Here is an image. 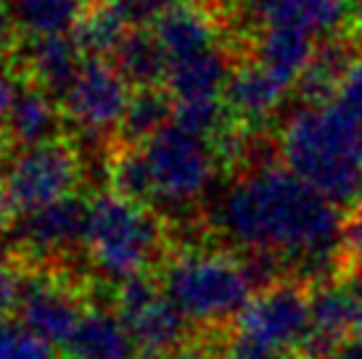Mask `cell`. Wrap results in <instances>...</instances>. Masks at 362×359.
I'll list each match as a JSON object with an SVG mask.
<instances>
[{
  "mask_svg": "<svg viewBox=\"0 0 362 359\" xmlns=\"http://www.w3.org/2000/svg\"><path fill=\"white\" fill-rule=\"evenodd\" d=\"M211 222L233 251L272 257L286 280L315 288L344 278L346 217L283 161L246 167L214 204Z\"/></svg>",
  "mask_w": 362,
  "mask_h": 359,
  "instance_id": "1",
  "label": "cell"
},
{
  "mask_svg": "<svg viewBox=\"0 0 362 359\" xmlns=\"http://www.w3.org/2000/svg\"><path fill=\"white\" fill-rule=\"evenodd\" d=\"M288 170L336 206L354 204L362 182V124L333 100L299 103L288 114L278 140Z\"/></svg>",
  "mask_w": 362,
  "mask_h": 359,
  "instance_id": "2",
  "label": "cell"
},
{
  "mask_svg": "<svg viewBox=\"0 0 362 359\" xmlns=\"http://www.w3.org/2000/svg\"><path fill=\"white\" fill-rule=\"evenodd\" d=\"M170 254V230L156 209L111 190L90 199L85 257L103 286L114 288L143 272H159Z\"/></svg>",
  "mask_w": 362,
  "mask_h": 359,
  "instance_id": "3",
  "label": "cell"
},
{
  "mask_svg": "<svg viewBox=\"0 0 362 359\" xmlns=\"http://www.w3.org/2000/svg\"><path fill=\"white\" fill-rule=\"evenodd\" d=\"M161 283L196 330H233L257 293L241 257L209 246L172 249L161 267Z\"/></svg>",
  "mask_w": 362,
  "mask_h": 359,
  "instance_id": "4",
  "label": "cell"
},
{
  "mask_svg": "<svg viewBox=\"0 0 362 359\" xmlns=\"http://www.w3.org/2000/svg\"><path fill=\"white\" fill-rule=\"evenodd\" d=\"M141 151L151 182V209L185 211L196 206L220 167L214 143L175 122L141 143Z\"/></svg>",
  "mask_w": 362,
  "mask_h": 359,
  "instance_id": "5",
  "label": "cell"
},
{
  "mask_svg": "<svg viewBox=\"0 0 362 359\" xmlns=\"http://www.w3.org/2000/svg\"><path fill=\"white\" fill-rule=\"evenodd\" d=\"M82 156L69 140H48L8 159L0 185V230L21 214L77 196Z\"/></svg>",
  "mask_w": 362,
  "mask_h": 359,
  "instance_id": "6",
  "label": "cell"
},
{
  "mask_svg": "<svg viewBox=\"0 0 362 359\" xmlns=\"http://www.w3.org/2000/svg\"><path fill=\"white\" fill-rule=\"evenodd\" d=\"M88 214L90 201L69 196L16 217L0 230L8 238L11 261L24 272L77 269V257L85 254Z\"/></svg>",
  "mask_w": 362,
  "mask_h": 359,
  "instance_id": "7",
  "label": "cell"
},
{
  "mask_svg": "<svg viewBox=\"0 0 362 359\" xmlns=\"http://www.w3.org/2000/svg\"><path fill=\"white\" fill-rule=\"evenodd\" d=\"M111 307L130 330L135 359H170L196 339L191 319L167 296L161 269L114 286Z\"/></svg>",
  "mask_w": 362,
  "mask_h": 359,
  "instance_id": "8",
  "label": "cell"
},
{
  "mask_svg": "<svg viewBox=\"0 0 362 359\" xmlns=\"http://www.w3.org/2000/svg\"><path fill=\"white\" fill-rule=\"evenodd\" d=\"M61 114L90 140L122 135L132 100V85L109 59H85L61 95Z\"/></svg>",
  "mask_w": 362,
  "mask_h": 359,
  "instance_id": "9",
  "label": "cell"
},
{
  "mask_svg": "<svg viewBox=\"0 0 362 359\" xmlns=\"http://www.w3.org/2000/svg\"><path fill=\"white\" fill-rule=\"evenodd\" d=\"M235 330L275 354H293L310 333V286L281 280L254 293L235 319Z\"/></svg>",
  "mask_w": 362,
  "mask_h": 359,
  "instance_id": "10",
  "label": "cell"
},
{
  "mask_svg": "<svg viewBox=\"0 0 362 359\" xmlns=\"http://www.w3.org/2000/svg\"><path fill=\"white\" fill-rule=\"evenodd\" d=\"M257 32L299 30L312 37H331L346 24L349 0H238Z\"/></svg>",
  "mask_w": 362,
  "mask_h": 359,
  "instance_id": "11",
  "label": "cell"
},
{
  "mask_svg": "<svg viewBox=\"0 0 362 359\" xmlns=\"http://www.w3.org/2000/svg\"><path fill=\"white\" fill-rule=\"evenodd\" d=\"M288 90L281 88L267 71L249 56L243 61H235L230 71V80L222 95L228 119L249 132V127L267 124L272 114L281 109L283 98Z\"/></svg>",
  "mask_w": 362,
  "mask_h": 359,
  "instance_id": "12",
  "label": "cell"
},
{
  "mask_svg": "<svg viewBox=\"0 0 362 359\" xmlns=\"http://www.w3.org/2000/svg\"><path fill=\"white\" fill-rule=\"evenodd\" d=\"M56 359H135L130 330L111 304H93Z\"/></svg>",
  "mask_w": 362,
  "mask_h": 359,
  "instance_id": "13",
  "label": "cell"
},
{
  "mask_svg": "<svg viewBox=\"0 0 362 359\" xmlns=\"http://www.w3.org/2000/svg\"><path fill=\"white\" fill-rule=\"evenodd\" d=\"M19 56V66L27 74V82L51 93L53 98H61L69 88L77 69L82 66L80 45L69 37H40V40H21L13 50Z\"/></svg>",
  "mask_w": 362,
  "mask_h": 359,
  "instance_id": "14",
  "label": "cell"
},
{
  "mask_svg": "<svg viewBox=\"0 0 362 359\" xmlns=\"http://www.w3.org/2000/svg\"><path fill=\"white\" fill-rule=\"evenodd\" d=\"M61 117V103H56L51 93L24 82L8 117L0 124V140L8 146H19V151L56 140Z\"/></svg>",
  "mask_w": 362,
  "mask_h": 359,
  "instance_id": "15",
  "label": "cell"
},
{
  "mask_svg": "<svg viewBox=\"0 0 362 359\" xmlns=\"http://www.w3.org/2000/svg\"><path fill=\"white\" fill-rule=\"evenodd\" d=\"M317 50V37L299 30H264L257 32L252 59L270 74L281 88L293 90L302 80Z\"/></svg>",
  "mask_w": 362,
  "mask_h": 359,
  "instance_id": "16",
  "label": "cell"
},
{
  "mask_svg": "<svg viewBox=\"0 0 362 359\" xmlns=\"http://www.w3.org/2000/svg\"><path fill=\"white\" fill-rule=\"evenodd\" d=\"M352 35H331L317 42L310 66L304 69L302 80L296 82V93L304 106H320L336 98L339 85L357 59Z\"/></svg>",
  "mask_w": 362,
  "mask_h": 359,
  "instance_id": "17",
  "label": "cell"
},
{
  "mask_svg": "<svg viewBox=\"0 0 362 359\" xmlns=\"http://www.w3.org/2000/svg\"><path fill=\"white\" fill-rule=\"evenodd\" d=\"M88 0H8L21 40L69 37L88 13Z\"/></svg>",
  "mask_w": 362,
  "mask_h": 359,
  "instance_id": "18",
  "label": "cell"
},
{
  "mask_svg": "<svg viewBox=\"0 0 362 359\" xmlns=\"http://www.w3.org/2000/svg\"><path fill=\"white\" fill-rule=\"evenodd\" d=\"M111 64L122 71V77L135 90L164 88L167 77V61L161 53L153 30H130L124 40L111 53Z\"/></svg>",
  "mask_w": 362,
  "mask_h": 359,
  "instance_id": "19",
  "label": "cell"
},
{
  "mask_svg": "<svg viewBox=\"0 0 362 359\" xmlns=\"http://www.w3.org/2000/svg\"><path fill=\"white\" fill-rule=\"evenodd\" d=\"M175 119V100L164 88L135 90L130 100V109L122 124V138L130 146H141L156 132H161Z\"/></svg>",
  "mask_w": 362,
  "mask_h": 359,
  "instance_id": "20",
  "label": "cell"
},
{
  "mask_svg": "<svg viewBox=\"0 0 362 359\" xmlns=\"http://www.w3.org/2000/svg\"><path fill=\"white\" fill-rule=\"evenodd\" d=\"M333 103H336L344 114H349L357 124H362V50L357 53V59L352 61L346 77H344L341 85H339V93H336Z\"/></svg>",
  "mask_w": 362,
  "mask_h": 359,
  "instance_id": "21",
  "label": "cell"
},
{
  "mask_svg": "<svg viewBox=\"0 0 362 359\" xmlns=\"http://www.w3.org/2000/svg\"><path fill=\"white\" fill-rule=\"evenodd\" d=\"M349 275H362V214L357 211L346 217L344 228V278Z\"/></svg>",
  "mask_w": 362,
  "mask_h": 359,
  "instance_id": "22",
  "label": "cell"
},
{
  "mask_svg": "<svg viewBox=\"0 0 362 359\" xmlns=\"http://www.w3.org/2000/svg\"><path fill=\"white\" fill-rule=\"evenodd\" d=\"M21 85L24 82L19 77V61L11 59V53H0V124L8 117Z\"/></svg>",
  "mask_w": 362,
  "mask_h": 359,
  "instance_id": "23",
  "label": "cell"
},
{
  "mask_svg": "<svg viewBox=\"0 0 362 359\" xmlns=\"http://www.w3.org/2000/svg\"><path fill=\"white\" fill-rule=\"evenodd\" d=\"M220 359H283V357L275 354V351H270L267 346L257 343V341L246 339V336H241V333L235 330L230 336V341L222 346Z\"/></svg>",
  "mask_w": 362,
  "mask_h": 359,
  "instance_id": "24",
  "label": "cell"
},
{
  "mask_svg": "<svg viewBox=\"0 0 362 359\" xmlns=\"http://www.w3.org/2000/svg\"><path fill=\"white\" fill-rule=\"evenodd\" d=\"M16 24L11 16L8 0H0V53H13L16 50Z\"/></svg>",
  "mask_w": 362,
  "mask_h": 359,
  "instance_id": "25",
  "label": "cell"
},
{
  "mask_svg": "<svg viewBox=\"0 0 362 359\" xmlns=\"http://www.w3.org/2000/svg\"><path fill=\"white\" fill-rule=\"evenodd\" d=\"M341 283L354 304V312H357V328H360L362 325V275H349V278H344Z\"/></svg>",
  "mask_w": 362,
  "mask_h": 359,
  "instance_id": "26",
  "label": "cell"
},
{
  "mask_svg": "<svg viewBox=\"0 0 362 359\" xmlns=\"http://www.w3.org/2000/svg\"><path fill=\"white\" fill-rule=\"evenodd\" d=\"M349 35L362 40V0H349V13H346Z\"/></svg>",
  "mask_w": 362,
  "mask_h": 359,
  "instance_id": "27",
  "label": "cell"
},
{
  "mask_svg": "<svg viewBox=\"0 0 362 359\" xmlns=\"http://www.w3.org/2000/svg\"><path fill=\"white\" fill-rule=\"evenodd\" d=\"M333 359H362V341L360 339H346L339 346V351H336V357Z\"/></svg>",
  "mask_w": 362,
  "mask_h": 359,
  "instance_id": "28",
  "label": "cell"
},
{
  "mask_svg": "<svg viewBox=\"0 0 362 359\" xmlns=\"http://www.w3.org/2000/svg\"><path fill=\"white\" fill-rule=\"evenodd\" d=\"M3 143V140H0ZM6 167H8V159H6V146H0V185H3V175H6Z\"/></svg>",
  "mask_w": 362,
  "mask_h": 359,
  "instance_id": "29",
  "label": "cell"
},
{
  "mask_svg": "<svg viewBox=\"0 0 362 359\" xmlns=\"http://www.w3.org/2000/svg\"><path fill=\"white\" fill-rule=\"evenodd\" d=\"M11 261V249H8V243H3V240H0V267H3V264H8Z\"/></svg>",
  "mask_w": 362,
  "mask_h": 359,
  "instance_id": "30",
  "label": "cell"
},
{
  "mask_svg": "<svg viewBox=\"0 0 362 359\" xmlns=\"http://www.w3.org/2000/svg\"><path fill=\"white\" fill-rule=\"evenodd\" d=\"M354 206H357V214H362V182H360V190H357V199H354Z\"/></svg>",
  "mask_w": 362,
  "mask_h": 359,
  "instance_id": "31",
  "label": "cell"
},
{
  "mask_svg": "<svg viewBox=\"0 0 362 359\" xmlns=\"http://www.w3.org/2000/svg\"><path fill=\"white\" fill-rule=\"evenodd\" d=\"M167 6H177V3H188V0H164Z\"/></svg>",
  "mask_w": 362,
  "mask_h": 359,
  "instance_id": "32",
  "label": "cell"
},
{
  "mask_svg": "<svg viewBox=\"0 0 362 359\" xmlns=\"http://www.w3.org/2000/svg\"><path fill=\"white\" fill-rule=\"evenodd\" d=\"M283 359H307V357H302V354H286Z\"/></svg>",
  "mask_w": 362,
  "mask_h": 359,
  "instance_id": "33",
  "label": "cell"
}]
</instances>
